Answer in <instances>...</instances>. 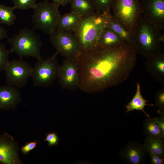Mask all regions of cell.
I'll use <instances>...</instances> for the list:
<instances>
[{"mask_svg": "<svg viewBox=\"0 0 164 164\" xmlns=\"http://www.w3.org/2000/svg\"><path fill=\"white\" fill-rule=\"evenodd\" d=\"M137 54L132 44L126 42L113 48L97 46L82 52L77 58L79 88L94 93L119 85L135 67Z\"/></svg>", "mask_w": 164, "mask_h": 164, "instance_id": "cell-1", "label": "cell"}, {"mask_svg": "<svg viewBox=\"0 0 164 164\" xmlns=\"http://www.w3.org/2000/svg\"><path fill=\"white\" fill-rule=\"evenodd\" d=\"M161 31L141 15L132 34V44L137 53L147 58L161 52L164 41Z\"/></svg>", "mask_w": 164, "mask_h": 164, "instance_id": "cell-2", "label": "cell"}, {"mask_svg": "<svg viewBox=\"0 0 164 164\" xmlns=\"http://www.w3.org/2000/svg\"><path fill=\"white\" fill-rule=\"evenodd\" d=\"M110 12L96 11L91 15L82 17L74 32L82 52L90 50L97 46L98 38L106 27Z\"/></svg>", "mask_w": 164, "mask_h": 164, "instance_id": "cell-3", "label": "cell"}, {"mask_svg": "<svg viewBox=\"0 0 164 164\" xmlns=\"http://www.w3.org/2000/svg\"><path fill=\"white\" fill-rule=\"evenodd\" d=\"M7 38V43L11 47L10 52L15 53L20 58L31 56L38 60L42 59L40 54L42 42L33 29L24 28L12 38Z\"/></svg>", "mask_w": 164, "mask_h": 164, "instance_id": "cell-4", "label": "cell"}, {"mask_svg": "<svg viewBox=\"0 0 164 164\" xmlns=\"http://www.w3.org/2000/svg\"><path fill=\"white\" fill-rule=\"evenodd\" d=\"M58 7L47 0L37 4L32 16L33 29L41 30L50 35L54 32L60 15Z\"/></svg>", "mask_w": 164, "mask_h": 164, "instance_id": "cell-5", "label": "cell"}, {"mask_svg": "<svg viewBox=\"0 0 164 164\" xmlns=\"http://www.w3.org/2000/svg\"><path fill=\"white\" fill-rule=\"evenodd\" d=\"M113 18L132 35L142 15L139 0H115L111 9Z\"/></svg>", "mask_w": 164, "mask_h": 164, "instance_id": "cell-6", "label": "cell"}, {"mask_svg": "<svg viewBox=\"0 0 164 164\" xmlns=\"http://www.w3.org/2000/svg\"><path fill=\"white\" fill-rule=\"evenodd\" d=\"M56 52L51 57L38 60L32 67V77L34 85L38 87L50 86L57 78L60 65Z\"/></svg>", "mask_w": 164, "mask_h": 164, "instance_id": "cell-7", "label": "cell"}, {"mask_svg": "<svg viewBox=\"0 0 164 164\" xmlns=\"http://www.w3.org/2000/svg\"><path fill=\"white\" fill-rule=\"evenodd\" d=\"M50 41L58 54L65 58H77L82 50L74 33L56 30L50 35Z\"/></svg>", "mask_w": 164, "mask_h": 164, "instance_id": "cell-8", "label": "cell"}, {"mask_svg": "<svg viewBox=\"0 0 164 164\" xmlns=\"http://www.w3.org/2000/svg\"><path fill=\"white\" fill-rule=\"evenodd\" d=\"M32 70L28 63L20 58L9 61L4 70L7 84L21 88L26 84Z\"/></svg>", "mask_w": 164, "mask_h": 164, "instance_id": "cell-9", "label": "cell"}, {"mask_svg": "<svg viewBox=\"0 0 164 164\" xmlns=\"http://www.w3.org/2000/svg\"><path fill=\"white\" fill-rule=\"evenodd\" d=\"M59 83L64 89L70 91L79 88V73L77 58H65L58 69Z\"/></svg>", "mask_w": 164, "mask_h": 164, "instance_id": "cell-10", "label": "cell"}, {"mask_svg": "<svg viewBox=\"0 0 164 164\" xmlns=\"http://www.w3.org/2000/svg\"><path fill=\"white\" fill-rule=\"evenodd\" d=\"M142 16L161 30H164V0H142Z\"/></svg>", "mask_w": 164, "mask_h": 164, "instance_id": "cell-11", "label": "cell"}, {"mask_svg": "<svg viewBox=\"0 0 164 164\" xmlns=\"http://www.w3.org/2000/svg\"><path fill=\"white\" fill-rule=\"evenodd\" d=\"M18 142L5 132L0 135V162L4 164H22L18 155Z\"/></svg>", "mask_w": 164, "mask_h": 164, "instance_id": "cell-12", "label": "cell"}, {"mask_svg": "<svg viewBox=\"0 0 164 164\" xmlns=\"http://www.w3.org/2000/svg\"><path fill=\"white\" fill-rule=\"evenodd\" d=\"M148 153L143 145L133 141L128 143L120 151L119 155L126 163L141 164L144 162Z\"/></svg>", "mask_w": 164, "mask_h": 164, "instance_id": "cell-13", "label": "cell"}, {"mask_svg": "<svg viewBox=\"0 0 164 164\" xmlns=\"http://www.w3.org/2000/svg\"><path fill=\"white\" fill-rule=\"evenodd\" d=\"M21 101L20 92L18 88L7 84L0 85V109H15Z\"/></svg>", "mask_w": 164, "mask_h": 164, "instance_id": "cell-14", "label": "cell"}, {"mask_svg": "<svg viewBox=\"0 0 164 164\" xmlns=\"http://www.w3.org/2000/svg\"><path fill=\"white\" fill-rule=\"evenodd\" d=\"M145 66L147 71L157 81L164 82V54L161 52L147 58Z\"/></svg>", "mask_w": 164, "mask_h": 164, "instance_id": "cell-15", "label": "cell"}, {"mask_svg": "<svg viewBox=\"0 0 164 164\" xmlns=\"http://www.w3.org/2000/svg\"><path fill=\"white\" fill-rule=\"evenodd\" d=\"M125 42L117 33L106 26L98 38L97 46L105 49H110L118 46Z\"/></svg>", "mask_w": 164, "mask_h": 164, "instance_id": "cell-16", "label": "cell"}, {"mask_svg": "<svg viewBox=\"0 0 164 164\" xmlns=\"http://www.w3.org/2000/svg\"><path fill=\"white\" fill-rule=\"evenodd\" d=\"M82 17L80 15L71 11L63 15L59 18L56 30L70 33H74Z\"/></svg>", "mask_w": 164, "mask_h": 164, "instance_id": "cell-17", "label": "cell"}, {"mask_svg": "<svg viewBox=\"0 0 164 164\" xmlns=\"http://www.w3.org/2000/svg\"><path fill=\"white\" fill-rule=\"evenodd\" d=\"M70 4L71 11L82 17L91 15L96 11L92 0H72Z\"/></svg>", "mask_w": 164, "mask_h": 164, "instance_id": "cell-18", "label": "cell"}, {"mask_svg": "<svg viewBox=\"0 0 164 164\" xmlns=\"http://www.w3.org/2000/svg\"><path fill=\"white\" fill-rule=\"evenodd\" d=\"M143 132L146 138L163 139L164 133L155 121L154 118L147 117L144 121Z\"/></svg>", "mask_w": 164, "mask_h": 164, "instance_id": "cell-19", "label": "cell"}, {"mask_svg": "<svg viewBox=\"0 0 164 164\" xmlns=\"http://www.w3.org/2000/svg\"><path fill=\"white\" fill-rule=\"evenodd\" d=\"M136 87V91L135 95L126 106V112H128L134 110L141 111L147 117H149V115L145 111L144 107L146 105L153 106L155 105L147 104V101L142 96L139 84H137Z\"/></svg>", "mask_w": 164, "mask_h": 164, "instance_id": "cell-20", "label": "cell"}, {"mask_svg": "<svg viewBox=\"0 0 164 164\" xmlns=\"http://www.w3.org/2000/svg\"><path fill=\"white\" fill-rule=\"evenodd\" d=\"M106 26L117 33L126 42L132 43V37L131 34L113 18L110 12L108 15Z\"/></svg>", "mask_w": 164, "mask_h": 164, "instance_id": "cell-21", "label": "cell"}, {"mask_svg": "<svg viewBox=\"0 0 164 164\" xmlns=\"http://www.w3.org/2000/svg\"><path fill=\"white\" fill-rule=\"evenodd\" d=\"M148 153L164 157V142L163 139L146 138L143 145Z\"/></svg>", "mask_w": 164, "mask_h": 164, "instance_id": "cell-22", "label": "cell"}, {"mask_svg": "<svg viewBox=\"0 0 164 164\" xmlns=\"http://www.w3.org/2000/svg\"><path fill=\"white\" fill-rule=\"evenodd\" d=\"M13 7L7 6L0 4V25L3 24L10 26L14 24L16 16L14 12Z\"/></svg>", "mask_w": 164, "mask_h": 164, "instance_id": "cell-23", "label": "cell"}, {"mask_svg": "<svg viewBox=\"0 0 164 164\" xmlns=\"http://www.w3.org/2000/svg\"><path fill=\"white\" fill-rule=\"evenodd\" d=\"M97 12L101 13L110 12L115 0H92Z\"/></svg>", "mask_w": 164, "mask_h": 164, "instance_id": "cell-24", "label": "cell"}, {"mask_svg": "<svg viewBox=\"0 0 164 164\" xmlns=\"http://www.w3.org/2000/svg\"><path fill=\"white\" fill-rule=\"evenodd\" d=\"M37 0H12L15 9L27 10L34 9L37 3Z\"/></svg>", "mask_w": 164, "mask_h": 164, "instance_id": "cell-25", "label": "cell"}, {"mask_svg": "<svg viewBox=\"0 0 164 164\" xmlns=\"http://www.w3.org/2000/svg\"><path fill=\"white\" fill-rule=\"evenodd\" d=\"M10 51L5 49L4 45L0 43V73L4 70L9 61Z\"/></svg>", "mask_w": 164, "mask_h": 164, "instance_id": "cell-26", "label": "cell"}, {"mask_svg": "<svg viewBox=\"0 0 164 164\" xmlns=\"http://www.w3.org/2000/svg\"><path fill=\"white\" fill-rule=\"evenodd\" d=\"M47 142L50 147L55 146L58 145L60 142V138L56 132H49L46 134V138L43 141Z\"/></svg>", "mask_w": 164, "mask_h": 164, "instance_id": "cell-27", "label": "cell"}, {"mask_svg": "<svg viewBox=\"0 0 164 164\" xmlns=\"http://www.w3.org/2000/svg\"><path fill=\"white\" fill-rule=\"evenodd\" d=\"M39 143L37 140L28 142L21 147V151L23 154L26 155L33 150Z\"/></svg>", "mask_w": 164, "mask_h": 164, "instance_id": "cell-28", "label": "cell"}, {"mask_svg": "<svg viewBox=\"0 0 164 164\" xmlns=\"http://www.w3.org/2000/svg\"><path fill=\"white\" fill-rule=\"evenodd\" d=\"M155 105L159 108H164V91L162 90L158 92L155 97Z\"/></svg>", "mask_w": 164, "mask_h": 164, "instance_id": "cell-29", "label": "cell"}, {"mask_svg": "<svg viewBox=\"0 0 164 164\" xmlns=\"http://www.w3.org/2000/svg\"><path fill=\"white\" fill-rule=\"evenodd\" d=\"M151 158V163L152 164H163L164 163V158L158 155L149 153Z\"/></svg>", "mask_w": 164, "mask_h": 164, "instance_id": "cell-30", "label": "cell"}, {"mask_svg": "<svg viewBox=\"0 0 164 164\" xmlns=\"http://www.w3.org/2000/svg\"><path fill=\"white\" fill-rule=\"evenodd\" d=\"M52 0L53 3L56 5L58 6H64L69 3H70L72 0Z\"/></svg>", "mask_w": 164, "mask_h": 164, "instance_id": "cell-31", "label": "cell"}, {"mask_svg": "<svg viewBox=\"0 0 164 164\" xmlns=\"http://www.w3.org/2000/svg\"><path fill=\"white\" fill-rule=\"evenodd\" d=\"M155 120L157 124L164 133V116L160 117H155Z\"/></svg>", "mask_w": 164, "mask_h": 164, "instance_id": "cell-32", "label": "cell"}, {"mask_svg": "<svg viewBox=\"0 0 164 164\" xmlns=\"http://www.w3.org/2000/svg\"><path fill=\"white\" fill-rule=\"evenodd\" d=\"M7 32V31L0 25V41L4 38L8 37Z\"/></svg>", "mask_w": 164, "mask_h": 164, "instance_id": "cell-33", "label": "cell"}]
</instances>
